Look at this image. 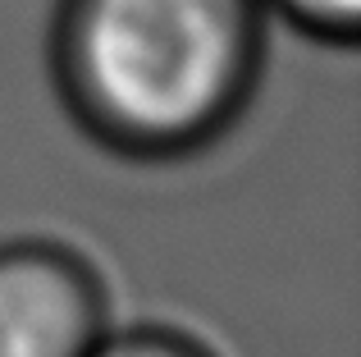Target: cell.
Masks as SVG:
<instances>
[{
  "label": "cell",
  "instance_id": "obj_4",
  "mask_svg": "<svg viewBox=\"0 0 361 357\" xmlns=\"http://www.w3.org/2000/svg\"><path fill=\"white\" fill-rule=\"evenodd\" d=\"M87 357H215L202 339L174 325H110Z\"/></svg>",
  "mask_w": 361,
  "mask_h": 357
},
{
  "label": "cell",
  "instance_id": "obj_3",
  "mask_svg": "<svg viewBox=\"0 0 361 357\" xmlns=\"http://www.w3.org/2000/svg\"><path fill=\"white\" fill-rule=\"evenodd\" d=\"M261 9L325 46H353L361 32V0H261Z\"/></svg>",
  "mask_w": 361,
  "mask_h": 357
},
{
  "label": "cell",
  "instance_id": "obj_1",
  "mask_svg": "<svg viewBox=\"0 0 361 357\" xmlns=\"http://www.w3.org/2000/svg\"><path fill=\"white\" fill-rule=\"evenodd\" d=\"M265 23L261 0H60L55 97L119 161H192L252 110Z\"/></svg>",
  "mask_w": 361,
  "mask_h": 357
},
{
  "label": "cell",
  "instance_id": "obj_2",
  "mask_svg": "<svg viewBox=\"0 0 361 357\" xmlns=\"http://www.w3.org/2000/svg\"><path fill=\"white\" fill-rule=\"evenodd\" d=\"M110 325V289L78 248L0 243V357H87Z\"/></svg>",
  "mask_w": 361,
  "mask_h": 357
}]
</instances>
